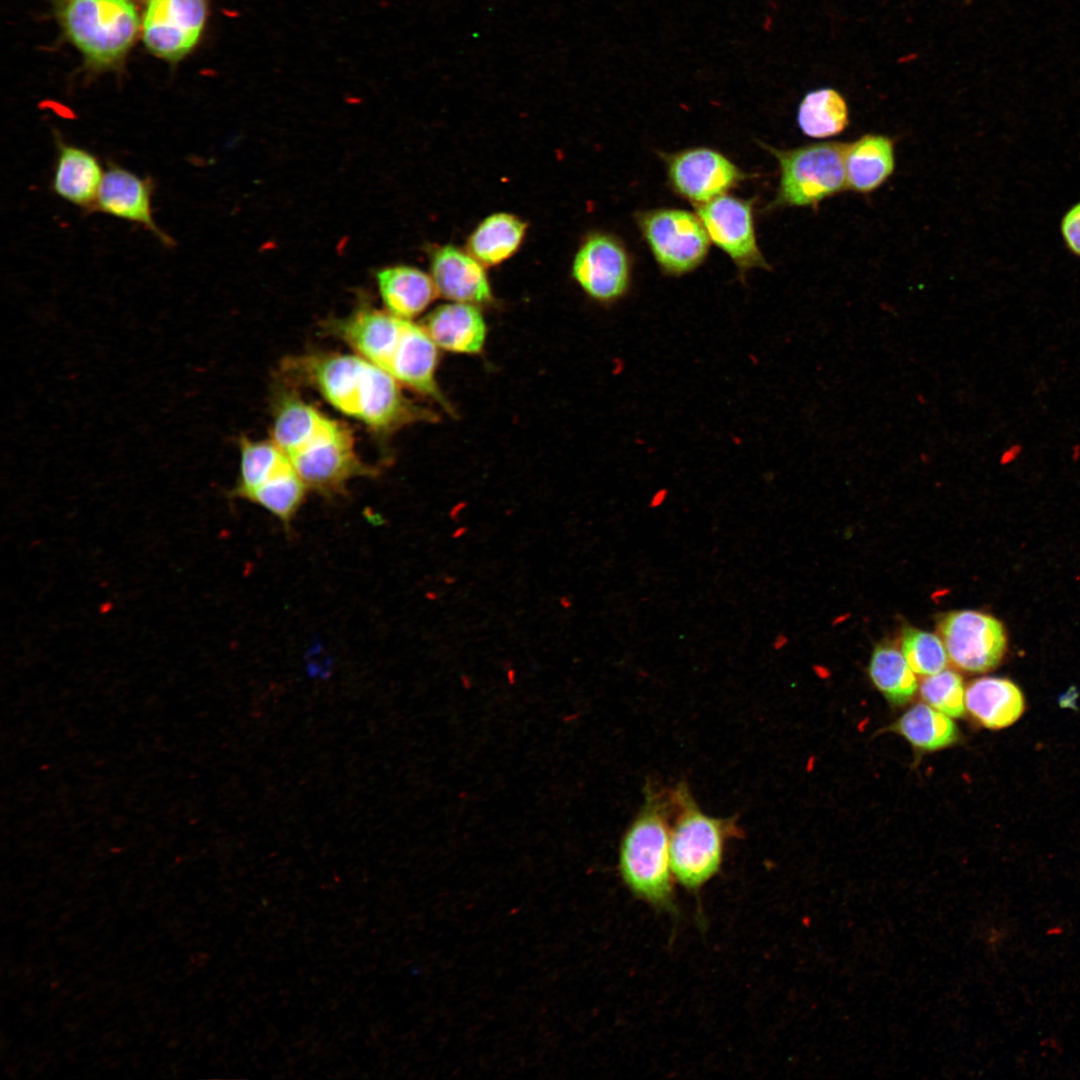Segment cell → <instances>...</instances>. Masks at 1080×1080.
I'll list each match as a JSON object with an SVG mask.
<instances>
[{
  "mask_svg": "<svg viewBox=\"0 0 1080 1080\" xmlns=\"http://www.w3.org/2000/svg\"><path fill=\"white\" fill-rule=\"evenodd\" d=\"M891 729L921 751H937L957 742L959 732L951 717L925 702L908 708Z\"/></svg>",
  "mask_w": 1080,
  "mask_h": 1080,
  "instance_id": "obj_24",
  "label": "cell"
},
{
  "mask_svg": "<svg viewBox=\"0 0 1080 1080\" xmlns=\"http://www.w3.org/2000/svg\"><path fill=\"white\" fill-rule=\"evenodd\" d=\"M56 161L51 186L61 199L86 212L94 209L104 173L95 154L66 142L56 131Z\"/></svg>",
  "mask_w": 1080,
  "mask_h": 1080,
  "instance_id": "obj_17",
  "label": "cell"
},
{
  "mask_svg": "<svg viewBox=\"0 0 1080 1080\" xmlns=\"http://www.w3.org/2000/svg\"><path fill=\"white\" fill-rule=\"evenodd\" d=\"M240 470L233 496L246 499L289 526L304 502L307 486L271 440L239 439Z\"/></svg>",
  "mask_w": 1080,
  "mask_h": 1080,
  "instance_id": "obj_7",
  "label": "cell"
},
{
  "mask_svg": "<svg viewBox=\"0 0 1080 1080\" xmlns=\"http://www.w3.org/2000/svg\"><path fill=\"white\" fill-rule=\"evenodd\" d=\"M430 276L438 295L452 302L478 306L493 300L485 266L467 250L450 244L434 248Z\"/></svg>",
  "mask_w": 1080,
  "mask_h": 1080,
  "instance_id": "obj_16",
  "label": "cell"
},
{
  "mask_svg": "<svg viewBox=\"0 0 1080 1080\" xmlns=\"http://www.w3.org/2000/svg\"><path fill=\"white\" fill-rule=\"evenodd\" d=\"M66 36L89 66L112 67L127 53L139 19L130 0H53Z\"/></svg>",
  "mask_w": 1080,
  "mask_h": 1080,
  "instance_id": "obj_5",
  "label": "cell"
},
{
  "mask_svg": "<svg viewBox=\"0 0 1080 1080\" xmlns=\"http://www.w3.org/2000/svg\"><path fill=\"white\" fill-rule=\"evenodd\" d=\"M786 640H787V639H786V638H785L784 636H782V635H779V636H777V637H776V638L774 639V641H773V647H774L775 649H778V648H779V647H781V646H782L783 644H785Z\"/></svg>",
  "mask_w": 1080,
  "mask_h": 1080,
  "instance_id": "obj_31",
  "label": "cell"
},
{
  "mask_svg": "<svg viewBox=\"0 0 1080 1080\" xmlns=\"http://www.w3.org/2000/svg\"><path fill=\"white\" fill-rule=\"evenodd\" d=\"M631 258L623 241L607 232H592L581 242L572 262V276L600 303L621 299L631 283Z\"/></svg>",
  "mask_w": 1080,
  "mask_h": 1080,
  "instance_id": "obj_13",
  "label": "cell"
},
{
  "mask_svg": "<svg viewBox=\"0 0 1080 1080\" xmlns=\"http://www.w3.org/2000/svg\"><path fill=\"white\" fill-rule=\"evenodd\" d=\"M668 184L694 206L707 203L751 178L722 152L705 146L660 154Z\"/></svg>",
  "mask_w": 1080,
  "mask_h": 1080,
  "instance_id": "obj_10",
  "label": "cell"
},
{
  "mask_svg": "<svg viewBox=\"0 0 1080 1080\" xmlns=\"http://www.w3.org/2000/svg\"><path fill=\"white\" fill-rule=\"evenodd\" d=\"M1060 233L1067 250L1080 258V201L1073 204L1062 216Z\"/></svg>",
  "mask_w": 1080,
  "mask_h": 1080,
  "instance_id": "obj_28",
  "label": "cell"
},
{
  "mask_svg": "<svg viewBox=\"0 0 1080 1080\" xmlns=\"http://www.w3.org/2000/svg\"><path fill=\"white\" fill-rule=\"evenodd\" d=\"M900 648L912 671L922 678L946 669L949 662L943 641L931 632L904 629Z\"/></svg>",
  "mask_w": 1080,
  "mask_h": 1080,
  "instance_id": "obj_26",
  "label": "cell"
},
{
  "mask_svg": "<svg viewBox=\"0 0 1080 1080\" xmlns=\"http://www.w3.org/2000/svg\"><path fill=\"white\" fill-rule=\"evenodd\" d=\"M1025 701L1019 687L999 677H982L965 688V709L983 727L1002 729L1023 714Z\"/></svg>",
  "mask_w": 1080,
  "mask_h": 1080,
  "instance_id": "obj_20",
  "label": "cell"
},
{
  "mask_svg": "<svg viewBox=\"0 0 1080 1080\" xmlns=\"http://www.w3.org/2000/svg\"><path fill=\"white\" fill-rule=\"evenodd\" d=\"M666 498H667V493H666L665 490L657 492L656 494H654L652 496V498H651V500L649 502V507L650 508H658V507H660L665 502Z\"/></svg>",
  "mask_w": 1080,
  "mask_h": 1080,
  "instance_id": "obj_29",
  "label": "cell"
},
{
  "mask_svg": "<svg viewBox=\"0 0 1080 1080\" xmlns=\"http://www.w3.org/2000/svg\"><path fill=\"white\" fill-rule=\"evenodd\" d=\"M1063 932H1064V929L1061 926H1054V927H1051V928H1049L1047 930V934L1050 935V936H1059Z\"/></svg>",
  "mask_w": 1080,
  "mask_h": 1080,
  "instance_id": "obj_30",
  "label": "cell"
},
{
  "mask_svg": "<svg viewBox=\"0 0 1080 1080\" xmlns=\"http://www.w3.org/2000/svg\"><path fill=\"white\" fill-rule=\"evenodd\" d=\"M796 120L801 132L808 137H834L844 132L849 125L848 103L834 88L812 90L801 100Z\"/></svg>",
  "mask_w": 1080,
  "mask_h": 1080,
  "instance_id": "obj_23",
  "label": "cell"
},
{
  "mask_svg": "<svg viewBox=\"0 0 1080 1080\" xmlns=\"http://www.w3.org/2000/svg\"><path fill=\"white\" fill-rule=\"evenodd\" d=\"M527 223L507 212L485 217L468 236L466 250L485 267L503 263L522 245Z\"/></svg>",
  "mask_w": 1080,
  "mask_h": 1080,
  "instance_id": "obj_22",
  "label": "cell"
},
{
  "mask_svg": "<svg viewBox=\"0 0 1080 1080\" xmlns=\"http://www.w3.org/2000/svg\"><path fill=\"white\" fill-rule=\"evenodd\" d=\"M923 702L938 711L958 718L965 711V687L962 677L951 669L923 677L919 685Z\"/></svg>",
  "mask_w": 1080,
  "mask_h": 1080,
  "instance_id": "obj_27",
  "label": "cell"
},
{
  "mask_svg": "<svg viewBox=\"0 0 1080 1080\" xmlns=\"http://www.w3.org/2000/svg\"><path fill=\"white\" fill-rule=\"evenodd\" d=\"M952 666L966 673L994 669L1004 657L1007 638L1003 625L979 611L959 610L945 614L938 623Z\"/></svg>",
  "mask_w": 1080,
  "mask_h": 1080,
  "instance_id": "obj_11",
  "label": "cell"
},
{
  "mask_svg": "<svg viewBox=\"0 0 1080 1080\" xmlns=\"http://www.w3.org/2000/svg\"><path fill=\"white\" fill-rule=\"evenodd\" d=\"M844 167L847 190L862 195L875 192L895 171L894 138L880 133H865L846 142Z\"/></svg>",
  "mask_w": 1080,
  "mask_h": 1080,
  "instance_id": "obj_18",
  "label": "cell"
},
{
  "mask_svg": "<svg viewBox=\"0 0 1080 1080\" xmlns=\"http://www.w3.org/2000/svg\"><path fill=\"white\" fill-rule=\"evenodd\" d=\"M635 223L660 270L682 276L707 258L710 238L697 214L679 208L638 211Z\"/></svg>",
  "mask_w": 1080,
  "mask_h": 1080,
  "instance_id": "obj_9",
  "label": "cell"
},
{
  "mask_svg": "<svg viewBox=\"0 0 1080 1080\" xmlns=\"http://www.w3.org/2000/svg\"><path fill=\"white\" fill-rule=\"evenodd\" d=\"M287 368L337 411L379 434L433 416L408 399L396 379L356 353L307 354Z\"/></svg>",
  "mask_w": 1080,
  "mask_h": 1080,
  "instance_id": "obj_1",
  "label": "cell"
},
{
  "mask_svg": "<svg viewBox=\"0 0 1080 1080\" xmlns=\"http://www.w3.org/2000/svg\"><path fill=\"white\" fill-rule=\"evenodd\" d=\"M376 281L386 310L407 320L425 311L438 295L430 274L413 266L382 268Z\"/></svg>",
  "mask_w": 1080,
  "mask_h": 1080,
  "instance_id": "obj_21",
  "label": "cell"
},
{
  "mask_svg": "<svg viewBox=\"0 0 1080 1080\" xmlns=\"http://www.w3.org/2000/svg\"><path fill=\"white\" fill-rule=\"evenodd\" d=\"M695 208L710 241L731 259L742 278L752 269H770L757 242L754 199L724 194Z\"/></svg>",
  "mask_w": 1080,
  "mask_h": 1080,
  "instance_id": "obj_12",
  "label": "cell"
},
{
  "mask_svg": "<svg viewBox=\"0 0 1080 1080\" xmlns=\"http://www.w3.org/2000/svg\"><path fill=\"white\" fill-rule=\"evenodd\" d=\"M868 673L874 686L894 706L911 701L918 690L916 674L901 650L889 643L879 644L873 651Z\"/></svg>",
  "mask_w": 1080,
  "mask_h": 1080,
  "instance_id": "obj_25",
  "label": "cell"
},
{
  "mask_svg": "<svg viewBox=\"0 0 1080 1080\" xmlns=\"http://www.w3.org/2000/svg\"><path fill=\"white\" fill-rule=\"evenodd\" d=\"M210 0H151L143 20L146 47L156 56L176 61L198 43Z\"/></svg>",
  "mask_w": 1080,
  "mask_h": 1080,
  "instance_id": "obj_14",
  "label": "cell"
},
{
  "mask_svg": "<svg viewBox=\"0 0 1080 1080\" xmlns=\"http://www.w3.org/2000/svg\"><path fill=\"white\" fill-rule=\"evenodd\" d=\"M677 815L670 828V862L674 878L685 888H701L719 871L727 820L703 812L683 785L672 793Z\"/></svg>",
  "mask_w": 1080,
  "mask_h": 1080,
  "instance_id": "obj_8",
  "label": "cell"
},
{
  "mask_svg": "<svg viewBox=\"0 0 1080 1080\" xmlns=\"http://www.w3.org/2000/svg\"><path fill=\"white\" fill-rule=\"evenodd\" d=\"M270 440L307 488L323 496L342 493L352 479L373 473L361 460L346 425L294 395L278 402Z\"/></svg>",
  "mask_w": 1080,
  "mask_h": 1080,
  "instance_id": "obj_2",
  "label": "cell"
},
{
  "mask_svg": "<svg viewBox=\"0 0 1080 1080\" xmlns=\"http://www.w3.org/2000/svg\"><path fill=\"white\" fill-rule=\"evenodd\" d=\"M761 146L777 161L779 181L766 210L813 208L847 190L844 167L846 142L823 141L791 149Z\"/></svg>",
  "mask_w": 1080,
  "mask_h": 1080,
  "instance_id": "obj_6",
  "label": "cell"
},
{
  "mask_svg": "<svg viewBox=\"0 0 1080 1080\" xmlns=\"http://www.w3.org/2000/svg\"><path fill=\"white\" fill-rule=\"evenodd\" d=\"M332 330L356 354L402 386L447 407L436 382L438 347L422 325L387 310L362 307L336 320Z\"/></svg>",
  "mask_w": 1080,
  "mask_h": 1080,
  "instance_id": "obj_3",
  "label": "cell"
},
{
  "mask_svg": "<svg viewBox=\"0 0 1080 1080\" xmlns=\"http://www.w3.org/2000/svg\"><path fill=\"white\" fill-rule=\"evenodd\" d=\"M422 326L437 347L453 353H479L486 341V323L474 304L440 305L426 316Z\"/></svg>",
  "mask_w": 1080,
  "mask_h": 1080,
  "instance_id": "obj_19",
  "label": "cell"
},
{
  "mask_svg": "<svg viewBox=\"0 0 1080 1080\" xmlns=\"http://www.w3.org/2000/svg\"><path fill=\"white\" fill-rule=\"evenodd\" d=\"M670 800L664 793L648 788L645 802L619 847L618 867L625 885L638 898L660 908L673 904Z\"/></svg>",
  "mask_w": 1080,
  "mask_h": 1080,
  "instance_id": "obj_4",
  "label": "cell"
},
{
  "mask_svg": "<svg viewBox=\"0 0 1080 1080\" xmlns=\"http://www.w3.org/2000/svg\"><path fill=\"white\" fill-rule=\"evenodd\" d=\"M154 181L109 162L98 191L93 211L137 224L166 247L175 241L156 223L152 212Z\"/></svg>",
  "mask_w": 1080,
  "mask_h": 1080,
  "instance_id": "obj_15",
  "label": "cell"
}]
</instances>
